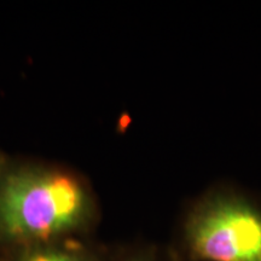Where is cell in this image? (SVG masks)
<instances>
[{"label":"cell","instance_id":"7a4b0ae2","mask_svg":"<svg viewBox=\"0 0 261 261\" xmlns=\"http://www.w3.org/2000/svg\"><path fill=\"white\" fill-rule=\"evenodd\" d=\"M179 261H261V207L232 190H213L182 218Z\"/></svg>","mask_w":261,"mask_h":261},{"label":"cell","instance_id":"6da1fadb","mask_svg":"<svg viewBox=\"0 0 261 261\" xmlns=\"http://www.w3.org/2000/svg\"><path fill=\"white\" fill-rule=\"evenodd\" d=\"M96 213L92 192L65 169L23 165L0 171V246L6 250L80 237Z\"/></svg>","mask_w":261,"mask_h":261},{"label":"cell","instance_id":"3957f363","mask_svg":"<svg viewBox=\"0 0 261 261\" xmlns=\"http://www.w3.org/2000/svg\"><path fill=\"white\" fill-rule=\"evenodd\" d=\"M106 255L80 237H68L6 250L4 261H104Z\"/></svg>","mask_w":261,"mask_h":261},{"label":"cell","instance_id":"5b68a950","mask_svg":"<svg viewBox=\"0 0 261 261\" xmlns=\"http://www.w3.org/2000/svg\"><path fill=\"white\" fill-rule=\"evenodd\" d=\"M3 166H4V163H3V160H0V171H2Z\"/></svg>","mask_w":261,"mask_h":261},{"label":"cell","instance_id":"277c9868","mask_svg":"<svg viewBox=\"0 0 261 261\" xmlns=\"http://www.w3.org/2000/svg\"><path fill=\"white\" fill-rule=\"evenodd\" d=\"M104 261H108L107 259ZM110 261H179L173 249H158V248H142L115 257Z\"/></svg>","mask_w":261,"mask_h":261}]
</instances>
